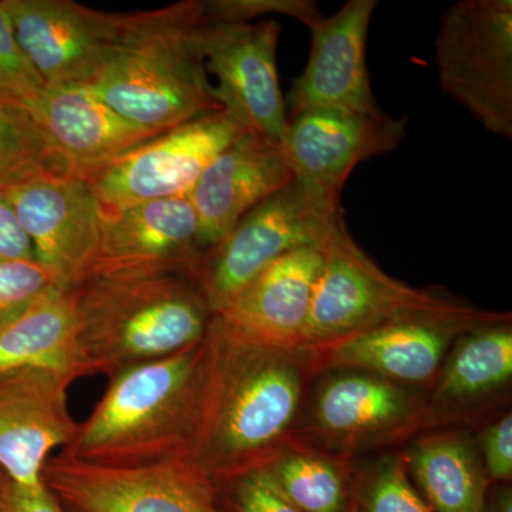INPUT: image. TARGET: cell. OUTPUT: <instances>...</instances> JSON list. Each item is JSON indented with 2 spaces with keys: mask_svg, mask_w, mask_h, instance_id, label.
Wrapping results in <instances>:
<instances>
[{
  "mask_svg": "<svg viewBox=\"0 0 512 512\" xmlns=\"http://www.w3.org/2000/svg\"><path fill=\"white\" fill-rule=\"evenodd\" d=\"M190 460L214 483L275 456L301 404L309 350L254 342L211 318Z\"/></svg>",
  "mask_w": 512,
  "mask_h": 512,
  "instance_id": "6da1fadb",
  "label": "cell"
},
{
  "mask_svg": "<svg viewBox=\"0 0 512 512\" xmlns=\"http://www.w3.org/2000/svg\"><path fill=\"white\" fill-rule=\"evenodd\" d=\"M201 23V0L120 13L110 55L87 87L158 133L222 111L198 43Z\"/></svg>",
  "mask_w": 512,
  "mask_h": 512,
  "instance_id": "7a4b0ae2",
  "label": "cell"
},
{
  "mask_svg": "<svg viewBox=\"0 0 512 512\" xmlns=\"http://www.w3.org/2000/svg\"><path fill=\"white\" fill-rule=\"evenodd\" d=\"M205 338L174 355L110 376L62 453L111 467L190 460L205 370Z\"/></svg>",
  "mask_w": 512,
  "mask_h": 512,
  "instance_id": "3957f363",
  "label": "cell"
},
{
  "mask_svg": "<svg viewBox=\"0 0 512 512\" xmlns=\"http://www.w3.org/2000/svg\"><path fill=\"white\" fill-rule=\"evenodd\" d=\"M76 289L90 375L110 377L191 348L204 340L212 318L188 275L92 276Z\"/></svg>",
  "mask_w": 512,
  "mask_h": 512,
  "instance_id": "277c9868",
  "label": "cell"
},
{
  "mask_svg": "<svg viewBox=\"0 0 512 512\" xmlns=\"http://www.w3.org/2000/svg\"><path fill=\"white\" fill-rule=\"evenodd\" d=\"M320 251L322 266L301 349L322 348L403 319H454L480 326L510 320V315L480 311L466 302L412 288L387 275L352 237L345 214L330 228Z\"/></svg>",
  "mask_w": 512,
  "mask_h": 512,
  "instance_id": "5b68a950",
  "label": "cell"
},
{
  "mask_svg": "<svg viewBox=\"0 0 512 512\" xmlns=\"http://www.w3.org/2000/svg\"><path fill=\"white\" fill-rule=\"evenodd\" d=\"M333 205L296 183L252 208L217 244L205 249L191 278L218 315L276 259L320 247L340 215Z\"/></svg>",
  "mask_w": 512,
  "mask_h": 512,
  "instance_id": "8992f818",
  "label": "cell"
},
{
  "mask_svg": "<svg viewBox=\"0 0 512 512\" xmlns=\"http://www.w3.org/2000/svg\"><path fill=\"white\" fill-rule=\"evenodd\" d=\"M441 90L490 133L512 140V2L460 0L441 16Z\"/></svg>",
  "mask_w": 512,
  "mask_h": 512,
  "instance_id": "52a82bcc",
  "label": "cell"
},
{
  "mask_svg": "<svg viewBox=\"0 0 512 512\" xmlns=\"http://www.w3.org/2000/svg\"><path fill=\"white\" fill-rule=\"evenodd\" d=\"M43 483L73 512H221L214 481L188 458L111 467L60 453Z\"/></svg>",
  "mask_w": 512,
  "mask_h": 512,
  "instance_id": "ba28073f",
  "label": "cell"
},
{
  "mask_svg": "<svg viewBox=\"0 0 512 512\" xmlns=\"http://www.w3.org/2000/svg\"><path fill=\"white\" fill-rule=\"evenodd\" d=\"M244 134L224 111L205 114L151 138L83 180L101 212L183 197L214 158Z\"/></svg>",
  "mask_w": 512,
  "mask_h": 512,
  "instance_id": "9c48e42d",
  "label": "cell"
},
{
  "mask_svg": "<svg viewBox=\"0 0 512 512\" xmlns=\"http://www.w3.org/2000/svg\"><path fill=\"white\" fill-rule=\"evenodd\" d=\"M278 20L252 23H201L198 43L208 74L217 80L221 109L252 136L282 146L288 127L276 53Z\"/></svg>",
  "mask_w": 512,
  "mask_h": 512,
  "instance_id": "30bf717a",
  "label": "cell"
},
{
  "mask_svg": "<svg viewBox=\"0 0 512 512\" xmlns=\"http://www.w3.org/2000/svg\"><path fill=\"white\" fill-rule=\"evenodd\" d=\"M406 136L407 120L383 110H308L288 120L282 148L296 183L340 205V194L357 165L392 153Z\"/></svg>",
  "mask_w": 512,
  "mask_h": 512,
  "instance_id": "8fae6325",
  "label": "cell"
},
{
  "mask_svg": "<svg viewBox=\"0 0 512 512\" xmlns=\"http://www.w3.org/2000/svg\"><path fill=\"white\" fill-rule=\"evenodd\" d=\"M79 377L49 367L0 375V474L25 487L43 484L50 454L72 441L79 423L67 393Z\"/></svg>",
  "mask_w": 512,
  "mask_h": 512,
  "instance_id": "7c38bea8",
  "label": "cell"
},
{
  "mask_svg": "<svg viewBox=\"0 0 512 512\" xmlns=\"http://www.w3.org/2000/svg\"><path fill=\"white\" fill-rule=\"evenodd\" d=\"M25 55L47 87L89 86L106 63L120 13L73 0H0Z\"/></svg>",
  "mask_w": 512,
  "mask_h": 512,
  "instance_id": "4fadbf2b",
  "label": "cell"
},
{
  "mask_svg": "<svg viewBox=\"0 0 512 512\" xmlns=\"http://www.w3.org/2000/svg\"><path fill=\"white\" fill-rule=\"evenodd\" d=\"M202 254L200 224L188 195L140 202L101 212L99 251L89 278L191 276Z\"/></svg>",
  "mask_w": 512,
  "mask_h": 512,
  "instance_id": "5bb4252c",
  "label": "cell"
},
{
  "mask_svg": "<svg viewBox=\"0 0 512 512\" xmlns=\"http://www.w3.org/2000/svg\"><path fill=\"white\" fill-rule=\"evenodd\" d=\"M2 194L57 286L82 285L100 244V205L89 184L83 178L37 180Z\"/></svg>",
  "mask_w": 512,
  "mask_h": 512,
  "instance_id": "9a60e30c",
  "label": "cell"
},
{
  "mask_svg": "<svg viewBox=\"0 0 512 512\" xmlns=\"http://www.w3.org/2000/svg\"><path fill=\"white\" fill-rule=\"evenodd\" d=\"M376 0H349L311 28L305 69L285 97L288 120L308 110L382 111L373 97L366 47Z\"/></svg>",
  "mask_w": 512,
  "mask_h": 512,
  "instance_id": "2e32d148",
  "label": "cell"
},
{
  "mask_svg": "<svg viewBox=\"0 0 512 512\" xmlns=\"http://www.w3.org/2000/svg\"><path fill=\"white\" fill-rule=\"evenodd\" d=\"M292 181L291 167L279 144L244 134L225 148L188 194L204 251L220 242L252 208Z\"/></svg>",
  "mask_w": 512,
  "mask_h": 512,
  "instance_id": "e0dca14e",
  "label": "cell"
},
{
  "mask_svg": "<svg viewBox=\"0 0 512 512\" xmlns=\"http://www.w3.org/2000/svg\"><path fill=\"white\" fill-rule=\"evenodd\" d=\"M478 328L463 320L403 319L309 352L313 370H366L390 382L421 383L436 375L454 338Z\"/></svg>",
  "mask_w": 512,
  "mask_h": 512,
  "instance_id": "ac0fdd59",
  "label": "cell"
},
{
  "mask_svg": "<svg viewBox=\"0 0 512 512\" xmlns=\"http://www.w3.org/2000/svg\"><path fill=\"white\" fill-rule=\"evenodd\" d=\"M320 266V247L289 252L264 269L228 308L212 318L242 338L301 348Z\"/></svg>",
  "mask_w": 512,
  "mask_h": 512,
  "instance_id": "d6986e66",
  "label": "cell"
},
{
  "mask_svg": "<svg viewBox=\"0 0 512 512\" xmlns=\"http://www.w3.org/2000/svg\"><path fill=\"white\" fill-rule=\"evenodd\" d=\"M29 113L79 178L163 134L124 119L87 86H46Z\"/></svg>",
  "mask_w": 512,
  "mask_h": 512,
  "instance_id": "ffe728a7",
  "label": "cell"
},
{
  "mask_svg": "<svg viewBox=\"0 0 512 512\" xmlns=\"http://www.w3.org/2000/svg\"><path fill=\"white\" fill-rule=\"evenodd\" d=\"M49 367L89 376L80 346L77 289L52 286L0 323V375Z\"/></svg>",
  "mask_w": 512,
  "mask_h": 512,
  "instance_id": "44dd1931",
  "label": "cell"
},
{
  "mask_svg": "<svg viewBox=\"0 0 512 512\" xmlns=\"http://www.w3.org/2000/svg\"><path fill=\"white\" fill-rule=\"evenodd\" d=\"M416 413V404L397 386L383 377L346 375L323 387L316 400V423L336 437L372 436L407 423Z\"/></svg>",
  "mask_w": 512,
  "mask_h": 512,
  "instance_id": "7402d4cb",
  "label": "cell"
},
{
  "mask_svg": "<svg viewBox=\"0 0 512 512\" xmlns=\"http://www.w3.org/2000/svg\"><path fill=\"white\" fill-rule=\"evenodd\" d=\"M410 467L436 512H487L485 474L470 441L437 437L417 444Z\"/></svg>",
  "mask_w": 512,
  "mask_h": 512,
  "instance_id": "603a6c76",
  "label": "cell"
},
{
  "mask_svg": "<svg viewBox=\"0 0 512 512\" xmlns=\"http://www.w3.org/2000/svg\"><path fill=\"white\" fill-rule=\"evenodd\" d=\"M451 355L436 397L446 402L470 399L491 392L512 376V330L510 323H495L466 333Z\"/></svg>",
  "mask_w": 512,
  "mask_h": 512,
  "instance_id": "cb8c5ba5",
  "label": "cell"
},
{
  "mask_svg": "<svg viewBox=\"0 0 512 512\" xmlns=\"http://www.w3.org/2000/svg\"><path fill=\"white\" fill-rule=\"evenodd\" d=\"M79 178L32 114L0 101V192L37 180Z\"/></svg>",
  "mask_w": 512,
  "mask_h": 512,
  "instance_id": "d4e9b609",
  "label": "cell"
},
{
  "mask_svg": "<svg viewBox=\"0 0 512 512\" xmlns=\"http://www.w3.org/2000/svg\"><path fill=\"white\" fill-rule=\"evenodd\" d=\"M291 503L302 512H342L346 485L338 468L325 458L292 453L262 464Z\"/></svg>",
  "mask_w": 512,
  "mask_h": 512,
  "instance_id": "484cf974",
  "label": "cell"
},
{
  "mask_svg": "<svg viewBox=\"0 0 512 512\" xmlns=\"http://www.w3.org/2000/svg\"><path fill=\"white\" fill-rule=\"evenodd\" d=\"M46 84L20 47L0 2V101L28 110Z\"/></svg>",
  "mask_w": 512,
  "mask_h": 512,
  "instance_id": "4316f807",
  "label": "cell"
},
{
  "mask_svg": "<svg viewBox=\"0 0 512 512\" xmlns=\"http://www.w3.org/2000/svg\"><path fill=\"white\" fill-rule=\"evenodd\" d=\"M284 15L311 28L322 18L312 0H201L204 23H252Z\"/></svg>",
  "mask_w": 512,
  "mask_h": 512,
  "instance_id": "83f0119b",
  "label": "cell"
},
{
  "mask_svg": "<svg viewBox=\"0 0 512 512\" xmlns=\"http://www.w3.org/2000/svg\"><path fill=\"white\" fill-rule=\"evenodd\" d=\"M55 285V276L37 261H0V323Z\"/></svg>",
  "mask_w": 512,
  "mask_h": 512,
  "instance_id": "f1b7e54d",
  "label": "cell"
},
{
  "mask_svg": "<svg viewBox=\"0 0 512 512\" xmlns=\"http://www.w3.org/2000/svg\"><path fill=\"white\" fill-rule=\"evenodd\" d=\"M228 483L234 485V504L238 512H302L286 497L265 466L251 468Z\"/></svg>",
  "mask_w": 512,
  "mask_h": 512,
  "instance_id": "f546056e",
  "label": "cell"
},
{
  "mask_svg": "<svg viewBox=\"0 0 512 512\" xmlns=\"http://www.w3.org/2000/svg\"><path fill=\"white\" fill-rule=\"evenodd\" d=\"M369 512H436L414 490L399 463L383 467L369 494Z\"/></svg>",
  "mask_w": 512,
  "mask_h": 512,
  "instance_id": "4dcf8cb0",
  "label": "cell"
},
{
  "mask_svg": "<svg viewBox=\"0 0 512 512\" xmlns=\"http://www.w3.org/2000/svg\"><path fill=\"white\" fill-rule=\"evenodd\" d=\"M0 512H66L45 483L25 487L8 478L0 480Z\"/></svg>",
  "mask_w": 512,
  "mask_h": 512,
  "instance_id": "1f68e13d",
  "label": "cell"
},
{
  "mask_svg": "<svg viewBox=\"0 0 512 512\" xmlns=\"http://www.w3.org/2000/svg\"><path fill=\"white\" fill-rule=\"evenodd\" d=\"M485 471L494 480H510L512 476V417L503 419L485 430L483 436Z\"/></svg>",
  "mask_w": 512,
  "mask_h": 512,
  "instance_id": "d6a6232c",
  "label": "cell"
},
{
  "mask_svg": "<svg viewBox=\"0 0 512 512\" xmlns=\"http://www.w3.org/2000/svg\"><path fill=\"white\" fill-rule=\"evenodd\" d=\"M0 261H37L32 242L0 192Z\"/></svg>",
  "mask_w": 512,
  "mask_h": 512,
  "instance_id": "836d02e7",
  "label": "cell"
},
{
  "mask_svg": "<svg viewBox=\"0 0 512 512\" xmlns=\"http://www.w3.org/2000/svg\"><path fill=\"white\" fill-rule=\"evenodd\" d=\"M497 512H512L511 490H504L498 495Z\"/></svg>",
  "mask_w": 512,
  "mask_h": 512,
  "instance_id": "e575fe53",
  "label": "cell"
},
{
  "mask_svg": "<svg viewBox=\"0 0 512 512\" xmlns=\"http://www.w3.org/2000/svg\"><path fill=\"white\" fill-rule=\"evenodd\" d=\"M2 478H3V476H2V474H0V480H2Z\"/></svg>",
  "mask_w": 512,
  "mask_h": 512,
  "instance_id": "d590c367",
  "label": "cell"
}]
</instances>
